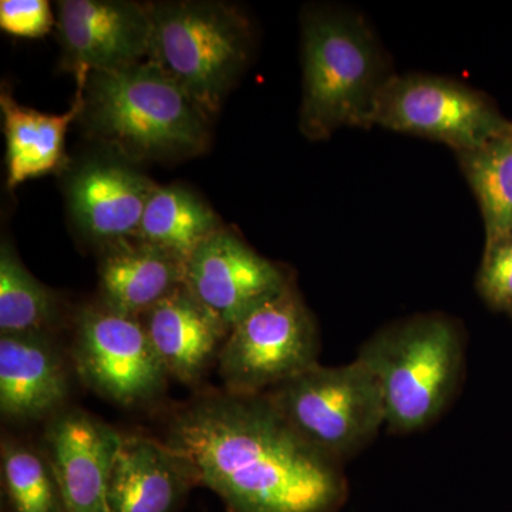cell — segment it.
<instances>
[{
    "instance_id": "obj_5",
    "label": "cell",
    "mask_w": 512,
    "mask_h": 512,
    "mask_svg": "<svg viewBox=\"0 0 512 512\" xmlns=\"http://www.w3.org/2000/svg\"><path fill=\"white\" fill-rule=\"evenodd\" d=\"M153 37L148 60L157 64L208 116L247 70L254 50L248 16L214 0L148 3Z\"/></svg>"
},
{
    "instance_id": "obj_19",
    "label": "cell",
    "mask_w": 512,
    "mask_h": 512,
    "mask_svg": "<svg viewBox=\"0 0 512 512\" xmlns=\"http://www.w3.org/2000/svg\"><path fill=\"white\" fill-rule=\"evenodd\" d=\"M220 229L218 215L190 188L158 185L134 239L187 262L195 249Z\"/></svg>"
},
{
    "instance_id": "obj_17",
    "label": "cell",
    "mask_w": 512,
    "mask_h": 512,
    "mask_svg": "<svg viewBox=\"0 0 512 512\" xmlns=\"http://www.w3.org/2000/svg\"><path fill=\"white\" fill-rule=\"evenodd\" d=\"M185 262L137 239L101 249L100 303L140 318L184 285Z\"/></svg>"
},
{
    "instance_id": "obj_7",
    "label": "cell",
    "mask_w": 512,
    "mask_h": 512,
    "mask_svg": "<svg viewBox=\"0 0 512 512\" xmlns=\"http://www.w3.org/2000/svg\"><path fill=\"white\" fill-rule=\"evenodd\" d=\"M318 353L315 320L291 285L231 329L218 366L227 393L261 396L316 365Z\"/></svg>"
},
{
    "instance_id": "obj_21",
    "label": "cell",
    "mask_w": 512,
    "mask_h": 512,
    "mask_svg": "<svg viewBox=\"0 0 512 512\" xmlns=\"http://www.w3.org/2000/svg\"><path fill=\"white\" fill-rule=\"evenodd\" d=\"M59 316V302L30 274L8 242L0 247V332L46 335Z\"/></svg>"
},
{
    "instance_id": "obj_25",
    "label": "cell",
    "mask_w": 512,
    "mask_h": 512,
    "mask_svg": "<svg viewBox=\"0 0 512 512\" xmlns=\"http://www.w3.org/2000/svg\"><path fill=\"white\" fill-rule=\"evenodd\" d=\"M511 318H512V315H511Z\"/></svg>"
},
{
    "instance_id": "obj_6",
    "label": "cell",
    "mask_w": 512,
    "mask_h": 512,
    "mask_svg": "<svg viewBox=\"0 0 512 512\" xmlns=\"http://www.w3.org/2000/svg\"><path fill=\"white\" fill-rule=\"evenodd\" d=\"M262 396L303 440L340 464L386 424L380 384L357 357L339 367L316 363Z\"/></svg>"
},
{
    "instance_id": "obj_15",
    "label": "cell",
    "mask_w": 512,
    "mask_h": 512,
    "mask_svg": "<svg viewBox=\"0 0 512 512\" xmlns=\"http://www.w3.org/2000/svg\"><path fill=\"white\" fill-rule=\"evenodd\" d=\"M195 481L183 460L160 441L121 439L111 467L109 512H173Z\"/></svg>"
},
{
    "instance_id": "obj_16",
    "label": "cell",
    "mask_w": 512,
    "mask_h": 512,
    "mask_svg": "<svg viewBox=\"0 0 512 512\" xmlns=\"http://www.w3.org/2000/svg\"><path fill=\"white\" fill-rule=\"evenodd\" d=\"M69 393L66 370L46 335L0 338V410L15 420L59 412Z\"/></svg>"
},
{
    "instance_id": "obj_18",
    "label": "cell",
    "mask_w": 512,
    "mask_h": 512,
    "mask_svg": "<svg viewBox=\"0 0 512 512\" xmlns=\"http://www.w3.org/2000/svg\"><path fill=\"white\" fill-rule=\"evenodd\" d=\"M87 76L89 72L74 74L76 94L72 106L62 114H47L22 106L6 90L0 94L9 190L62 167L67 133L82 116Z\"/></svg>"
},
{
    "instance_id": "obj_11",
    "label": "cell",
    "mask_w": 512,
    "mask_h": 512,
    "mask_svg": "<svg viewBox=\"0 0 512 512\" xmlns=\"http://www.w3.org/2000/svg\"><path fill=\"white\" fill-rule=\"evenodd\" d=\"M57 5L63 69L114 72L148 60L153 22L147 5L130 0H63Z\"/></svg>"
},
{
    "instance_id": "obj_22",
    "label": "cell",
    "mask_w": 512,
    "mask_h": 512,
    "mask_svg": "<svg viewBox=\"0 0 512 512\" xmlns=\"http://www.w3.org/2000/svg\"><path fill=\"white\" fill-rule=\"evenodd\" d=\"M2 476L13 512H64L49 461L30 448L3 441Z\"/></svg>"
},
{
    "instance_id": "obj_24",
    "label": "cell",
    "mask_w": 512,
    "mask_h": 512,
    "mask_svg": "<svg viewBox=\"0 0 512 512\" xmlns=\"http://www.w3.org/2000/svg\"><path fill=\"white\" fill-rule=\"evenodd\" d=\"M55 16L47 0H2L0 28L12 36L36 39L50 32Z\"/></svg>"
},
{
    "instance_id": "obj_2",
    "label": "cell",
    "mask_w": 512,
    "mask_h": 512,
    "mask_svg": "<svg viewBox=\"0 0 512 512\" xmlns=\"http://www.w3.org/2000/svg\"><path fill=\"white\" fill-rule=\"evenodd\" d=\"M211 116L150 60L114 72H92L82 121L106 151L130 163L175 161L207 150Z\"/></svg>"
},
{
    "instance_id": "obj_13",
    "label": "cell",
    "mask_w": 512,
    "mask_h": 512,
    "mask_svg": "<svg viewBox=\"0 0 512 512\" xmlns=\"http://www.w3.org/2000/svg\"><path fill=\"white\" fill-rule=\"evenodd\" d=\"M120 433L82 410L57 413L47 426V461L64 512H109L107 490Z\"/></svg>"
},
{
    "instance_id": "obj_14",
    "label": "cell",
    "mask_w": 512,
    "mask_h": 512,
    "mask_svg": "<svg viewBox=\"0 0 512 512\" xmlns=\"http://www.w3.org/2000/svg\"><path fill=\"white\" fill-rule=\"evenodd\" d=\"M143 316L141 323L165 372L184 384L197 383L204 376L229 335L227 326L185 284Z\"/></svg>"
},
{
    "instance_id": "obj_9",
    "label": "cell",
    "mask_w": 512,
    "mask_h": 512,
    "mask_svg": "<svg viewBox=\"0 0 512 512\" xmlns=\"http://www.w3.org/2000/svg\"><path fill=\"white\" fill-rule=\"evenodd\" d=\"M73 360L84 384L121 406L154 399L167 377L140 318L111 311L103 303L79 313Z\"/></svg>"
},
{
    "instance_id": "obj_20",
    "label": "cell",
    "mask_w": 512,
    "mask_h": 512,
    "mask_svg": "<svg viewBox=\"0 0 512 512\" xmlns=\"http://www.w3.org/2000/svg\"><path fill=\"white\" fill-rule=\"evenodd\" d=\"M456 156L480 205L485 239L512 231V136Z\"/></svg>"
},
{
    "instance_id": "obj_10",
    "label": "cell",
    "mask_w": 512,
    "mask_h": 512,
    "mask_svg": "<svg viewBox=\"0 0 512 512\" xmlns=\"http://www.w3.org/2000/svg\"><path fill=\"white\" fill-rule=\"evenodd\" d=\"M185 286L231 329L292 285L281 266L222 228L185 262Z\"/></svg>"
},
{
    "instance_id": "obj_1",
    "label": "cell",
    "mask_w": 512,
    "mask_h": 512,
    "mask_svg": "<svg viewBox=\"0 0 512 512\" xmlns=\"http://www.w3.org/2000/svg\"><path fill=\"white\" fill-rule=\"evenodd\" d=\"M164 443L227 512H339L348 500L342 464L303 440L262 394L204 397L174 417Z\"/></svg>"
},
{
    "instance_id": "obj_3",
    "label": "cell",
    "mask_w": 512,
    "mask_h": 512,
    "mask_svg": "<svg viewBox=\"0 0 512 512\" xmlns=\"http://www.w3.org/2000/svg\"><path fill=\"white\" fill-rule=\"evenodd\" d=\"M302 67L303 136L319 141L342 127H373L377 99L393 74L362 16L339 9L306 13Z\"/></svg>"
},
{
    "instance_id": "obj_12",
    "label": "cell",
    "mask_w": 512,
    "mask_h": 512,
    "mask_svg": "<svg viewBox=\"0 0 512 512\" xmlns=\"http://www.w3.org/2000/svg\"><path fill=\"white\" fill-rule=\"evenodd\" d=\"M133 163L106 151L70 171L66 200L74 227L101 249L136 238L158 184Z\"/></svg>"
},
{
    "instance_id": "obj_8",
    "label": "cell",
    "mask_w": 512,
    "mask_h": 512,
    "mask_svg": "<svg viewBox=\"0 0 512 512\" xmlns=\"http://www.w3.org/2000/svg\"><path fill=\"white\" fill-rule=\"evenodd\" d=\"M373 126L439 141L456 154L512 136V121L490 97L430 74H393L377 99Z\"/></svg>"
},
{
    "instance_id": "obj_23",
    "label": "cell",
    "mask_w": 512,
    "mask_h": 512,
    "mask_svg": "<svg viewBox=\"0 0 512 512\" xmlns=\"http://www.w3.org/2000/svg\"><path fill=\"white\" fill-rule=\"evenodd\" d=\"M476 286L491 309L512 315V231L485 239Z\"/></svg>"
},
{
    "instance_id": "obj_4",
    "label": "cell",
    "mask_w": 512,
    "mask_h": 512,
    "mask_svg": "<svg viewBox=\"0 0 512 512\" xmlns=\"http://www.w3.org/2000/svg\"><path fill=\"white\" fill-rule=\"evenodd\" d=\"M382 389L386 424L396 433L424 429L447 409L463 372L460 328L426 313L384 326L359 350Z\"/></svg>"
}]
</instances>
